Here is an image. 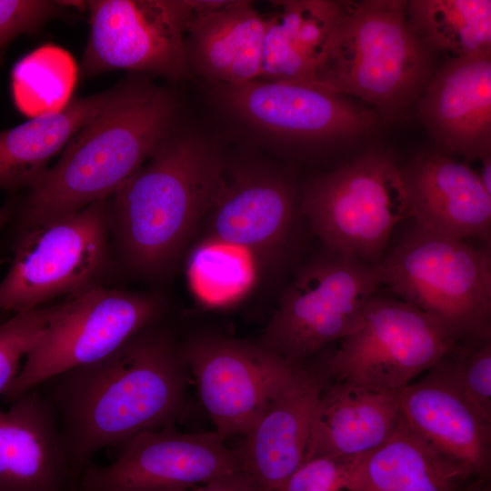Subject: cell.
Listing matches in <instances>:
<instances>
[{
  "label": "cell",
  "instance_id": "6da1fadb",
  "mask_svg": "<svg viewBox=\"0 0 491 491\" xmlns=\"http://www.w3.org/2000/svg\"><path fill=\"white\" fill-rule=\"evenodd\" d=\"M186 369L181 346L159 321L105 357L37 386L56 415L76 475L101 449L173 426L185 401Z\"/></svg>",
  "mask_w": 491,
  "mask_h": 491
},
{
  "label": "cell",
  "instance_id": "7a4b0ae2",
  "mask_svg": "<svg viewBox=\"0 0 491 491\" xmlns=\"http://www.w3.org/2000/svg\"><path fill=\"white\" fill-rule=\"evenodd\" d=\"M226 169L208 143L171 135L107 199L120 266L145 280L168 276L215 201Z\"/></svg>",
  "mask_w": 491,
  "mask_h": 491
},
{
  "label": "cell",
  "instance_id": "3957f363",
  "mask_svg": "<svg viewBox=\"0 0 491 491\" xmlns=\"http://www.w3.org/2000/svg\"><path fill=\"white\" fill-rule=\"evenodd\" d=\"M176 113L173 95L147 80L115 88L103 110L28 190L17 208L18 230L108 199L171 135Z\"/></svg>",
  "mask_w": 491,
  "mask_h": 491
},
{
  "label": "cell",
  "instance_id": "277c9868",
  "mask_svg": "<svg viewBox=\"0 0 491 491\" xmlns=\"http://www.w3.org/2000/svg\"><path fill=\"white\" fill-rule=\"evenodd\" d=\"M406 1H344L316 74L318 86L372 105L393 119L421 97L435 52L414 32Z\"/></svg>",
  "mask_w": 491,
  "mask_h": 491
},
{
  "label": "cell",
  "instance_id": "5b68a950",
  "mask_svg": "<svg viewBox=\"0 0 491 491\" xmlns=\"http://www.w3.org/2000/svg\"><path fill=\"white\" fill-rule=\"evenodd\" d=\"M376 266L381 285L461 340L491 339L490 244L474 246L414 222Z\"/></svg>",
  "mask_w": 491,
  "mask_h": 491
},
{
  "label": "cell",
  "instance_id": "8992f818",
  "mask_svg": "<svg viewBox=\"0 0 491 491\" xmlns=\"http://www.w3.org/2000/svg\"><path fill=\"white\" fill-rule=\"evenodd\" d=\"M301 212L324 247L379 264L396 226L411 217L402 167L368 149L306 187Z\"/></svg>",
  "mask_w": 491,
  "mask_h": 491
},
{
  "label": "cell",
  "instance_id": "52a82bcc",
  "mask_svg": "<svg viewBox=\"0 0 491 491\" xmlns=\"http://www.w3.org/2000/svg\"><path fill=\"white\" fill-rule=\"evenodd\" d=\"M380 286L376 265L324 247L296 270L258 344L305 366L358 326Z\"/></svg>",
  "mask_w": 491,
  "mask_h": 491
},
{
  "label": "cell",
  "instance_id": "ba28073f",
  "mask_svg": "<svg viewBox=\"0 0 491 491\" xmlns=\"http://www.w3.org/2000/svg\"><path fill=\"white\" fill-rule=\"evenodd\" d=\"M11 266L0 281V312L26 311L101 281L113 268L107 199L20 229Z\"/></svg>",
  "mask_w": 491,
  "mask_h": 491
},
{
  "label": "cell",
  "instance_id": "9c48e42d",
  "mask_svg": "<svg viewBox=\"0 0 491 491\" xmlns=\"http://www.w3.org/2000/svg\"><path fill=\"white\" fill-rule=\"evenodd\" d=\"M459 341L440 318L377 292L321 367L331 381L399 393Z\"/></svg>",
  "mask_w": 491,
  "mask_h": 491
},
{
  "label": "cell",
  "instance_id": "30bf717a",
  "mask_svg": "<svg viewBox=\"0 0 491 491\" xmlns=\"http://www.w3.org/2000/svg\"><path fill=\"white\" fill-rule=\"evenodd\" d=\"M165 311V299L151 292L97 285L68 296L2 396L11 402L53 376L105 357Z\"/></svg>",
  "mask_w": 491,
  "mask_h": 491
},
{
  "label": "cell",
  "instance_id": "8fae6325",
  "mask_svg": "<svg viewBox=\"0 0 491 491\" xmlns=\"http://www.w3.org/2000/svg\"><path fill=\"white\" fill-rule=\"evenodd\" d=\"M84 76L129 70L176 81L188 76L186 30L193 7L179 0L87 2Z\"/></svg>",
  "mask_w": 491,
  "mask_h": 491
},
{
  "label": "cell",
  "instance_id": "7c38bea8",
  "mask_svg": "<svg viewBox=\"0 0 491 491\" xmlns=\"http://www.w3.org/2000/svg\"><path fill=\"white\" fill-rule=\"evenodd\" d=\"M181 353L215 431L225 439L244 436L306 366L259 344L216 335L189 339Z\"/></svg>",
  "mask_w": 491,
  "mask_h": 491
},
{
  "label": "cell",
  "instance_id": "4fadbf2b",
  "mask_svg": "<svg viewBox=\"0 0 491 491\" xmlns=\"http://www.w3.org/2000/svg\"><path fill=\"white\" fill-rule=\"evenodd\" d=\"M118 447L112 464L84 468L77 491H188L240 472L235 451L215 431L182 433L171 426Z\"/></svg>",
  "mask_w": 491,
  "mask_h": 491
},
{
  "label": "cell",
  "instance_id": "5bb4252c",
  "mask_svg": "<svg viewBox=\"0 0 491 491\" xmlns=\"http://www.w3.org/2000/svg\"><path fill=\"white\" fill-rule=\"evenodd\" d=\"M209 241L281 261L298 246L302 220L294 185L281 174L254 168L227 171L205 218Z\"/></svg>",
  "mask_w": 491,
  "mask_h": 491
},
{
  "label": "cell",
  "instance_id": "9a60e30c",
  "mask_svg": "<svg viewBox=\"0 0 491 491\" xmlns=\"http://www.w3.org/2000/svg\"><path fill=\"white\" fill-rule=\"evenodd\" d=\"M227 111L273 136L296 142H328L369 130L374 114L343 95L296 82L254 80L221 85Z\"/></svg>",
  "mask_w": 491,
  "mask_h": 491
},
{
  "label": "cell",
  "instance_id": "2e32d148",
  "mask_svg": "<svg viewBox=\"0 0 491 491\" xmlns=\"http://www.w3.org/2000/svg\"><path fill=\"white\" fill-rule=\"evenodd\" d=\"M419 111L441 151L466 163L490 155L491 52L447 57L426 86Z\"/></svg>",
  "mask_w": 491,
  "mask_h": 491
},
{
  "label": "cell",
  "instance_id": "e0dca14e",
  "mask_svg": "<svg viewBox=\"0 0 491 491\" xmlns=\"http://www.w3.org/2000/svg\"><path fill=\"white\" fill-rule=\"evenodd\" d=\"M78 481L39 386L0 409V491H77Z\"/></svg>",
  "mask_w": 491,
  "mask_h": 491
},
{
  "label": "cell",
  "instance_id": "ac0fdd59",
  "mask_svg": "<svg viewBox=\"0 0 491 491\" xmlns=\"http://www.w3.org/2000/svg\"><path fill=\"white\" fill-rule=\"evenodd\" d=\"M402 173L415 223L443 235L490 244L491 195L467 163L443 151L426 152Z\"/></svg>",
  "mask_w": 491,
  "mask_h": 491
},
{
  "label": "cell",
  "instance_id": "d6986e66",
  "mask_svg": "<svg viewBox=\"0 0 491 491\" xmlns=\"http://www.w3.org/2000/svg\"><path fill=\"white\" fill-rule=\"evenodd\" d=\"M327 377L304 366L269 406L235 451L240 472L255 491H276L304 463L312 418Z\"/></svg>",
  "mask_w": 491,
  "mask_h": 491
},
{
  "label": "cell",
  "instance_id": "ffe728a7",
  "mask_svg": "<svg viewBox=\"0 0 491 491\" xmlns=\"http://www.w3.org/2000/svg\"><path fill=\"white\" fill-rule=\"evenodd\" d=\"M188 63L221 85L260 78L265 18L247 1H189Z\"/></svg>",
  "mask_w": 491,
  "mask_h": 491
},
{
  "label": "cell",
  "instance_id": "44dd1931",
  "mask_svg": "<svg viewBox=\"0 0 491 491\" xmlns=\"http://www.w3.org/2000/svg\"><path fill=\"white\" fill-rule=\"evenodd\" d=\"M401 416L420 438L477 477L489 478L491 423L430 371L399 392Z\"/></svg>",
  "mask_w": 491,
  "mask_h": 491
},
{
  "label": "cell",
  "instance_id": "7402d4cb",
  "mask_svg": "<svg viewBox=\"0 0 491 491\" xmlns=\"http://www.w3.org/2000/svg\"><path fill=\"white\" fill-rule=\"evenodd\" d=\"M400 419L399 393L327 379L314 411L305 460L366 455L392 436Z\"/></svg>",
  "mask_w": 491,
  "mask_h": 491
},
{
  "label": "cell",
  "instance_id": "603a6c76",
  "mask_svg": "<svg viewBox=\"0 0 491 491\" xmlns=\"http://www.w3.org/2000/svg\"><path fill=\"white\" fill-rule=\"evenodd\" d=\"M274 5L275 12L265 18L259 79L318 86L316 74L342 17L344 2L283 0Z\"/></svg>",
  "mask_w": 491,
  "mask_h": 491
},
{
  "label": "cell",
  "instance_id": "cb8c5ba5",
  "mask_svg": "<svg viewBox=\"0 0 491 491\" xmlns=\"http://www.w3.org/2000/svg\"><path fill=\"white\" fill-rule=\"evenodd\" d=\"M476 476L420 438L401 419L379 447L359 457L355 491H458Z\"/></svg>",
  "mask_w": 491,
  "mask_h": 491
},
{
  "label": "cell",
  "instance_id": "d4e9b609",
  "mask_svg": "<svg viewBox=\"0 0 491 491\" xmlns=\"http://www.w3.org/2000/svg\"><path fill=\"white\" fill-rule=\"evenodd\" d=\"M114 90L73 98L59 112L0 131V189L13 194L33 187L50 159L103 110Z\"/></svg>",
  "mask_w": 491,
  "mask_h": 491
},
{
  "label": "cell",
  "instance_id": "484cf974",
  "mask_svg": "<svg viewBox=\"0 0 491 491\" xmlns=\"http://www.w3.org/2000/svg\"><path fill=\"white\" fill-rule=\"evenodd\" d=\"M409 24L435 53L466 57L491 52L490 0H412Z\"/></svg>",
  "mask_w": 491,
  "mask_h": 491
},
{
  "label": "cell",
  "instance_id": "4316f807",
  "mask_svg": "<svg viewBox=\"0 0 491 491\" xmlns=\"http://www.w3.org/2000/svg\"><path fill=\"white\" fill-rule=\"evenodd\" d=\"M78 68L65 49L45 45L23 57L12 75L18 109L30 118L56 113L71 100Z\"/></svg>",
  "mask_w": 491,
  "mask_h": 491
},
{
  "label": "cell",
  "instance_id": "83f0119b",
  "mask_svg": "<svg viewBox=\"0 0 491 491\" xmlns=\"http://www.w3.org/2000/svg\"><path fill=\"white\" fill-rule=\"evenodd\" d=\"M428 371L491 423V339L459 341Z\"/></svg>",
  "mask_w": 491,
  "mask_h": 491
},
{
  "label": "cell",
  "instance_id": "f1b7e54d",
  "mask_svg": "<svg viewBox=\"0 0 491 491\" xmlns=\"http://www.w3.org/2000/svg\"><path fill=\"white\" fill-rule=\"evenodd\" d=\"M59 304L17 312L0 324V395L18 373L26 356L56 314Z\"/></svg>",
  "mask_w": 491,
  "mask_h": 491
},
{
  "label": "cell",
  "instance_id": "f546056e",
  "mask_svg": "<svg viewBox=\"0 0 491 491\" xmlns=\"http://www.w3.org/2000/svg\"><path fill=\"white\" fill-rule=\"evenodd\" d=\"M359 457L308 458L276 491H355V471Z\"/></svg>",
  "mask_w": 491,
  "mask_h": 491
},
{
  "label": "cell",
  "instance_id": "4dcf8cb0",
  "mask_svg": "<svg viewBox=\"0 0 491 491\" xmlns=\"http://www.w3.org/2000/svg\"><path fill=\"white\" fill-rule=\"evenodd\" d=\"M63 5L56 1L0 0V52L16 36L37 32Z\"/></svg>",
  "mask_w": 491,
  "mask_h": 491
},
{
  "label": "cell",
  "instance_id": "1f68e13d",
  "mask_svg": "<svg viewBox=\"0 0 491 491\" xmlns=\"http://www.w3.org/2000/svg\"><path fill=\"white\" fill-rule=\"evenodd\" d=\"M188 491H255V489L241 472H236Z\"/></svg>",
  "mask_w": 491,
  "mask_h": 491
},
{
  "label": "cell",
  "instance_id": "d6a6232c",
  "mask_svg": "<svg viewBox=\"0 0 491 491\" xmlns=\"http://www.w3.org/2000/svg\"><path fill=\"white\" fill-rule=\"evenodd\" d=\"M481 167L476 172L486 191L491 195V158L487 155L481 160Z\"/></svg>",
  "mask_w": 491,
  "mask_h": 491
},
{
  "label": "cell",
  "instance_id": "836d02e7",
  "mask_svg": "<svg viewBox=\"0 0 491 491\" xmlns=\"http://www.w3.org/2000/svg\"><path fill=\"white\" fill-rule=\"evenodd\" d=\"M17 209V201L11 197L0 207V230L10 222L15 215Z\"/></svg>",
  "mask_w": 491,
  "mask_h": 491
},
{
  "label": "cell",
  "instance_id": "e575fe53",
  "mask_svg": "<svg viewBox=\"0 0 491 491\" xmlns=\"http://www.w3.org/2000/svg\"><path fill=\"white\" fill-rule=\"evenodd\" d=\"M458 491H491L490 478L473 477Z\"/></svg>",
  "mask_w": 491,
  "mask_h": 491
}]
</instances>
